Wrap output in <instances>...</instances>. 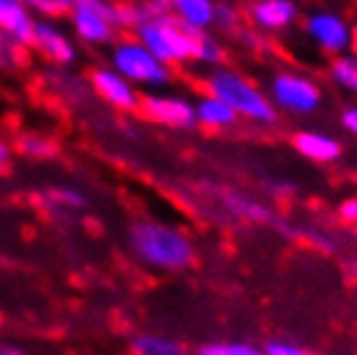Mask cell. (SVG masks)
Masks as SVG:
<instances>
[{"label": "cell", "instance_id": "6da1fadb", "mask_svg": "<svg viewBox=\"0 0 357 355\" xmlns=\"http://www.w3.org/2000/svg\"><path fill=\"white\" fill-rule=\"evenodd\" d=\"M127 244L137 262L158 273H181L195 262V241L178 226L163 221H135Z\"/></svg>", "mask_w": 357, "mask_h": 355}, {"label": "cell", "instance_id": "7a4b0ae2", "mask_svg": "<svg viewBox=\"0 0 357 355\" xmlns=\"http://www.w3.org/2000/svg\"><path fill=\"white\" fill-rule=\"evenodd\" d=\"M205 89L210 96L225 101L238 119H249V122L264 124V127L277 122V109L267 94L236 68H228V65L210 68L205 75Z\"/></svg>", "mask_w": 357, "mask_h": 355}, {"label": "cell", "instance_id": "3957f363", "mask_svg": "<svg viewBox=\"0 0 357 355\" xmlns=\"http://www.w3.org/2000/svg\"><path fill=\"white\" fill-rule=\"evenodd\" d=\"M135 39L151 50L163 65H184L192 62L197 55V34L199 31H189L181 21L163 13V16H151L143 27H137L132 31Z\"/></svg>", "mask_w": 357, "mask_h": 355}, {"label": "cell", "instance_id": "277c9868", "mask_svg": "<svg viewBox=\"0 0 357 355\" xmlns=\"http://www.w3.org/2000/svg\"><path fill=\"white\" fill-rule=\"evenodd\" d=\"M109 68L125 75L132 86H145V89H163L171 83V68L163 65L151 50H145L135 36L119 39L112 45L109 52Z\"/></svg>", "mask_w": 357, "mask_h": 355}, {"label": "cell", "instance_id": "5b68a950", "mask_svg": "<svg viewBox=\"0 0 357 355\" xmlns=\"http://www.w3.org/2000/svg\"><path fill=\"white\" fill-rule=\"evenodd\" d=\"M269 101L275 109L293 117H308L319 112L324 101L321 86L298 71H277L269 80Z\"/></svg>", "mask_w": 357, "mask_h": 355}, {"label": "cell", "instance_id": "8992f818", "mask_svg": "<svg viewBox=\"0 0 357 355\" xmlns=\"http://www.w3.org/2000/svg\"><path fill=\"white\" fill-rule=\"evenodd\" d=\"M303 31L321 52L340 57L355 47V27L337 10H311L303 18Z\"/></svg>", "mask_w": 357, "mask_h": 355}, {"label": "cell", "instance_id": "52a82bcc", "mask_svg": "<svg viewBox=\"0 0 357 355\" xmlns=\"http://www.w3.org/2000/svg\"><path fill=\"white\" fill-rule=\"evenodd\" d=\"M140 112L151 122L171 127V130H192L197 127L195 119V101L174 94H148L140 96Z\"/></svg>", "mask_w": 357, "mask_h": 355}, {"label": "cell", "instance_id": "ba28073f", "mask_svg": "<svg viewBox=\"0 0 357 355\" xmlns=\"http://www.w3.org/2000/svg\"><path fill=\"white\" fill-rule=\"evenodd\" d=\"M89 86L101 101H107L109 107L119 109V112H135L140 109V94L125 75L112 71L109 65L93 68L89 75Z\"/></svg>", "mask_w": 357, "mask_h": 355}, {"label": "cell", "instance_id": "9c48e42d", "mask_svg": "<svg viewBox=\"0 0 357 355\" xmlns=\"http://www.w3.org/2000/svg\"><path fill=\"white\" fill-rule=\"evenodd\" d=\"M246 18L254 31L259 34H277L285 31L301 18V8L295 0H251Z\"/></svg>", "mask_w": 357, "mask_h": 355}, {"label": "cell", "instance_id": "30bf717a", "mask_svg": "<svg viewBox=\"0 0 357 355\" xmlns=\"http://www.w3.org/2000/svg\"><path fill=\"white\" fill-rule=\"evenodd\" d=\"M31 47L42 55L45 60H50L52 65H73L78 60V47L73 42V36L60 29L54 21H36L34 27V39H31Z\"/></svg>", "mask_w": 357, "mask_h": 355}, {"label": "cell", "instance_id": "8fae6325", "mask_svg": "<svg viewBox=\"0 0 357 355\" xmlns=\"http://www.w3.org/2000/svg\"><path fill=\"white\" fill-rule=\"evenodd\" d=\"M215 200L223 208L225 213H231L233 218L246 223H259V226H277L280 218L267 203H261L257 197L246 195L241 189H231V187H213Z\"/></svg>", "mask_w": 357, "mask_h": 355}, {"label": "cell", "instance_id": "7c38bea8", "mask_svg": "<svg viewBox=\"0 0 357 355\" xmlns=\"http://www.w3.org/2000/svg\"><path fill=\"white\" fill-rule=\"evenodd\" d=\"M70 27L73 34L89 47H107L114 45L116 39V24L112 18L101 16L96 10L89 8H73L70 10Z\"/></svg>", "mask_w": 357, "mask_h": 355}, {"label": "cell", "instance_id": "4fadbf2b", "mask_svg": "<svg viewBox=\"0 0 357 355\" xmlns=\"http://www.w3.org/2000/svg\"><path fill=\"white\" fill-rule=\"evenodd\" d=\"M36 18L24 6V0H0V34L10 36L16 45L31 47Z\"/></svg>", "mask_w": 357, "mask_h": 355}, {"label": "cell", "instance_id": "5bb4252c", "mask_svg": "<svg viewBox=\"0 0 357 355\" xmlns=\"http://www.w3.org/2000/svg\"><path fill=\"white\" fill-rule=\"evenodd\" d=\"M293 148L303 159L316 164H331L342 156V143L321 130H301L293 135Z\"/></svg>", "mask_w": 357, "mask_h": 355}, {"label": "cell", "instance_id": "9a60e30c", "mask_svg": "<svg viewBox=\"0 0 357 355\" xmlns=\"http://www.w3.org/2000/svg\"><path fill=\"white\" fill-rule=\"evenodd\" d=\"M42 210L52 218H70V215L86 210V195L78 192L75 187H50L36 197Z\"/></svg>", "mask_w": 357, "mask_h": 355}, {"label": "cell", "instance_id": "2e32d148", "mask_svg": "<svg viewBox=\"0 0 357 355\" xmlns=\"http://www.w3.org/2000/svg\"><path fill=\"white\" fill-rule=\"evenodd\" d=\"M171 16L181 21L189 31H210L213 29L215 0H169Z\"/></svg>", "mask_w": 357, "mask_h": 355}, {"label": "cell", "instance_id": "e0dca14e", "mask_svg": "<svg viewBox=\"0 0 357 355\" xmlns=\"http://www.w3.org/2000/svg\"><path fill=\"white\" fill-rule=\"evenodd\" d=\"M195 119L199 127H207V130H228L238 122L236 112L225 101L210 94H202L195 101Z\"/></svg>", "mask_w": 357, "mask_h": 355}, {"label": "cell", "instance_id": "ac0fdd59", "mask_svg": "<svg viewBox=\"0 0 357 355\" xmlns=\"http://www.w3.org/2000/svg\"><path fill=\"white\" fill-rule=\"evenodd\" d=\"M132 355H192L187 345H181L178 340L163 338L155 332H143L130 340Z\"/></svg>", "mask_w": 357, "mask_h": 355}, {"label": "cell", "instance_id": "d6986e66", "mask_svg": "<svg viewBox=\"0 0 357 355\" xmlns=\"http://www.w3.org/2000/svg\"><path fill=\"white\" fill-rule=\"evenodd\" d=\"M329 78L337 89L357 96V52H347L334 57L329 65Z\"/></svg>", "mask_w": 357, "mask_h": 355}, {"label": "cell", "instance_id": "ffe728a7", "mask_svg": "<svg viewBox=\"0 0 357 355\" xmlns=\"http://www.w3.org/2000/svg\"><path fill=\"white\" fill-rule=\"evenodd\" d=\"M16 151L26 159L47 161L57 156V143L42 133H21L16 138Z\"/></svg>", "mask_w": 357, "mask_h": 355}, {"label": "cell", "instance_id": "44dd1931", "mask_svg": "<svg viewBox=\"0 0 357 355\" xmlns=\"http://www.w3.org/2000/svg\"><path fill=\"white\" fill-rule=\"evenodd\" d=\"M225 60V47L223 42L213 34V31H199L197 34V55L195 62L207 65V68H218Z\"/></svg>", "mask_w": 357, "mask_h": 355}, {"label": "cell", "instance_id": "7402d4cb", "mask_svg": "<svg viewBox=\"0 0 357 355\" xmlns=\"http://www.w3.org/2000/svg\"><path fill=\"white\" fill-rule=\"evenodd\" d=\"M151 8L145 0H130V3H116V29H130L135 31L137 27H143L151 18Z\"/></svg>", "mask_w": 357, "mask_h": 355}, {"label": "cell", "instance_id": "603a6c76", "mask_svg": "<svg viewBox=\"0 0 357 355\" xmlns=\"http://www.w3.org/2000/svg\"><path fill=\"white\" fill-rule=\"evenodd\" d=\"M195 355H264V347L241 340H228V342H205L197 347Z\"/></svg>", "mask_w": 357, "mask_h": 355}, {"label": "cell", "instance_id": "cb8c5ba5", "mask_svg": "<svg viewBox=\"0 0 357 355\" xmlns=\"http://www.w3.org/2000/svg\"><path fill=\"white\" fill-rule=\"evenodd\" d=\"M213 27L223 34H236L241 29V10L236 3L228 0H215V13H213Z\"/></svg>", "mask_w": 357, "mask_h": 355}, {"label": "cell", "instance_id": "d4e9b609", "mask_svg": "<svg viewBox=\"0 0 357 355\" xmlns=\"http://www.w3.org/2000/svg\"><path fill=\"white\" fill-rule=\"evenodd\" d=\"M24 6L31 10V16H42V21L70 16L73 0H24Z\"/></svg>", "mask_w": 357, "mask_h": 355}, {"label": "cell", "instance_id": "484cf974", "mask_svg": "<svg viewBox=\"0 0 357 355\" xmlns=\"http://www.w3.org/2000/svg\"><path fill=\"white\" fill-rule=\"evenodd\" d=\"M24 50H26V47L16 45L10 36L0 34V68H3V71L18 68V65L24 62Z\"/></svg>", "mask_w": 357, "mask_h": 355}, {"label": "cell", "instance_id": "4316f807", "mask_svg": "<svg viewBox=\"0 0 357 355\" xmlns=\"http://www.w3.org/2000/svg\"><path fill=\"white\" fill-rule=\"evenodd\" d=\"M73 8L96 10V13L112 18V21L116 24V3H114V0H73Z\"/></svg>", "mask_w": 357, "mask_h": 355}, {"label": "cell", "instance_id": "83f0119b", "mask_svg": "<svg viewBox=\"0 0 357 355\" xmlns=\"http://www.w3.org/2000/svg\"><path fill=\"white\" fill-rule=\"evenodd\" d=\"M264 355H313L311 350H305L303 345H295L287 340H272L264 345Z\"/></svg>", "mask_w": 357, "mask_h": 355}, {"label": "cell", "instance_id": "f1b7e54d", "mask_svg": "<svg viewBox=\"0 0 357 355\" xmlns=\"http://www.w3.org/2000/svg\"><path fill=\"white\" fill-rule=\"evenodd\" d=\"M236 34H238V42H241L243 47H249V50H254V47H259V50H267L264 34H259V31H254V29H238Z\"/></svg>", "mask_w": 357, "mask_h": 355}, {"label": "cell", "instance_id": "f546056e", "mask_svg": "<svg viewBox=\"0 0 357 355\" xmlns=\"http://www.w3.org/2000/svg\"><path fill=\"white\" fill-rule=\"evenodd\" d=\"M337 213H340L342 223L355 226V223H357V197H347V200H342L340 208H337Z\"/></svg>", "mask_w": 357, "mask_h": 355}, {"label": "cell", "instance_id": "4dcf8cb0", "mask_svg": "<svg viewBox=\"0 0 357 355\" xmlns=\"http://www.w3.org/2000/svg\"><path fill=\"white\" fill-rule=\"evenodd\" d=\"M305 236L311 239V244H316V249H321V252H334L337 249V241L331 239L326 231H308Z\"/></svg>", "mask_w": 357, "mask_h": 355}, {"label": "cell", "instance_id": "1f68e13d", "mask_svg": "<svg viewBox=\"0 0 357 355\" xmlns=\"http://www.w3.org/2000/svg\"><path fill=\"white\" fill-rule=\"evenodd\" d=\"M340 122L349 135H355L357 138V104H352V107H347L344 112H342Z\"/></svg>", "mask_w": 357, "mask_h": 355}, {"label": "cell", "instance_id": "d6a6232c", "mask_svg": "<svg viewBox=\"0 0 357 355\" xmlns=\"http://www.w3.org/2000/svg\"><path fill=\"white\" fill-rule=\"evenodd\" d=\"M10 159H13V148L8 145V140H3V138H0V174H3V171H8Z\"/></svg>", "mask_w": 357, "mask_h": 355}, {"label": "cell", "instance_id": "836d02e7", "mask_svg": "<svg viewBox=\"0 0 357 355\" xmlns=\"http://www.w3.org/2000/svg\"><path fill=\"white\" fill-rule=\"evenodd\" d=\"M272 192H275L277 197H287L293 192V184H290V182H275V184H272Z\"/></svg>", "mask_w": 357, "mask_h": 355}, {"label": "cell", "instance_id": "e575fe53", "mask_svg": "<svg viewBox=\"0 0 357 355\" xmlns=\"http://www.w3.org/2000/svg\"><path fill=\"white\" fill-rule=\"evenodd\" d=\"M0 355H29L24 347L18 345H8V342H0Z\"/></svg>", "mask_w": 357, "mask_h": 355}, {"label": "cell", "instance_id": "d590c367", "mask_svg": "<svg viewBox=\"0 0 357 355\" xmlns=\"http://www.w3.org/2000/svg\"><path fill=\"white\" fill-rule=\"evenodd\" d=\"M192 355H195V353H192Z\"/></svg>", "mask_w": 357, "mask_h": 355}]
</instances>
